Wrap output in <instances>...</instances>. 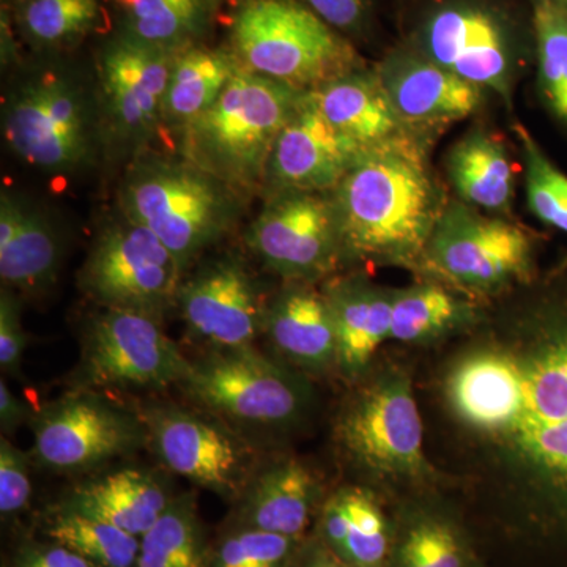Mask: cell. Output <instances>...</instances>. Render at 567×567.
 <instances>
[{"label": "cell", "mask_w": 567, "mask_h": 567, "mask_svg": "<svg viewBox=\"0 0 567 567\" xmlns=\"http://www.w3.org/2000/svg\"><path fill=\"white\" fill-rule=\"evenodd\" d=\"M431 404L465 476L522 535L567 550V264L436 365Z\"/></svg>", "instance_id": "6da1fadb"}, {"label": "cell", "mask_w": 567, "mask_h": 567, "mask_svg": "<svg viewBox=\"0 0 567 567\" xmlns=\"http://www.w3.org/2000/svg\"><path fill=\"white\" fill-rule=\"evenodd\" d=\"M424 137L409 133L361 151L331 192L344 267H399L416 274L450 203L432 173Z\"/></svg>", "instance_id": "7a4b0ae2"}, {"label": "cell", "mask_w": 567, "mask_h": 567, "mask_svg": "<svg viewBox=\"0 0 567 567\" xmlns=\"http://www.w3.org/2000/svg\"><path fill=\"white\" fill-rule=\"evenodd\" d=\"M331 432L336 453L357 483L379 494H427L439 492L445 481L425 451L415 383L402 364H374L350 385Z\"/></svg>", "instance_id": "3957f363"}, {"label": "cell", "mask_w": 567, "mask_h": 567, "mask_svg": "<svg viewBox=\"0 0 567 567\" xmlns=\"http://www.w3.org/2000/svg\"><path fill=\"white\" fill-rule=\"evenodd\" d=\"M251 199L175 153L148 151L126 166L118 208L151 229L185 275L238 229Z\"/></svg>", "instance_id": "277c9868"}, {"label": "cell", "mask_w": 567, "mask_h": 567, "mask_svg": "<svg viewBox=\"0 0 567 567\" xmlns=\"http://www.w3.org/2000/svg\"><path fill=\"white\" fill-rule=\"evenodd\" d=\"M9 151L54 178L91 171L104 151L95 84L65 66H39L10 85L2 107Z\"/></svg>", "instance_id": "5b68a950"}, {"label": "cell", "mask_w": 567, "mask_h": 567, "mask_svg": "<svg viewBox=\"0 0 567 567\" xmlns=\"http://www.w3.org/2000/svg\"><path fill=\"white\" fill-rule=\"evenodd\" d=\"M305 93L240 66L213 106L175 137L177 153L248 199L262 197L275 142Z\"/></svg>", "instance_id": "8992f818"}, {"label": "cell", "mask_w": 567, "mask_h": 567, "mask_svg": "<svg viewBox=\"0 0 567 567\" xmlns=\"http://www.w3.org/2000/svg\"><path fill=\"white\" fill-rule=\"evenodd\" d=\"M226 47L241 69L300 92L365 66L352 41L298 0H235Z\"/></svg>", "instance_id": "52a82bcc"}, {"label": "cell", "mask_w": 567, "mask_h": 567, "mask_svg": "<svg viewBox=\"0 0 567 567\" xmlns=\"http://www.w3.org/2000/svg\"><path fill=\"white\" fill-rule=\"evenodd\" d=\"M177 390L251 439L297 429L316 404L311 379L257 346L192 358Z\"/></svg>", "instance_id": "ba28073f"}, {"label": "cell", "mask_w": 567, "mask_h": 567, "mask_svg": "<svg viewBox=\"0 0 567 567\" xmlns=\"http://www.w3.org/2000/svg\"><path fill=\"white\" fill-rule=\"evenodd\" d=\"M416 274L486 303L535 282L536 241L518 224L451 200Z\"/></svg>", "instance_id": "9c48e42d"}, {"label": "cell", "mask_w": 567, "mask_h": 567, "mask_svg": "<svg viewBox=\"0 0 567 567\" xmlns=\"http://www.w3.org/2000/svg\"><path fill=\"white\" fill-rule=\"evenodd\" d=\"M147 447L164 470L234 505L262 464L259 445L200 406L152 399L136 405Z\"/></svg>", "instance_id": "30bf717a"}, {"label": "cell", "mask_w": 567, "mask_h": 567, "mask_svg": "<svg viewBox=\"0 0 567 567\" xmlns=\"http://www.w3.org/2000/svg\"><path fill=\"white\" fill-rule=\"evenodd\" d=\"M189 368L192 358L166 334L163 320L100 308L85 324L71 390L159 393L181 385Z\"/></svg>", "instance_id": "8fae6325"}, {"label": "cell", "mask_w": 567, "mask_h": 567, "mask_svg": "<svg viewBox=\"0 0 567 567\" xmlns=\"http://www.w3.org/2000/svg\"><path fill=\"white\" fill-rule=\"evenodd\" d=\"M183 278L185 271L163 241L121 212L93 238L78 286L99 308L163 320L175 311Z\"/></svg>", "instance_id": "7c38bea8"}, {"label": "cell", "mask_w": 567, "mask_h": 567, "mask_svg": "<svg viewBox=\"0 0 567 567\" xmlns=\"http://www.w3.org/2000/svg\"><path fill=\"white\" fill-rule=\"evenodd\" d=\"M32 457L59 475H92L147 447L137 406L100 391L71 390L33 413Z\"/></svg>", "instance_id": "4fadbf2b"}, {"label": "cell", "mask_w": 567, "mask_h": 567, "mask_svg": "<svg viewBox=\"0 0 567 567\" xmlns=\"http://www.w3.org/2000/svg\"><path fill=\"white\" fill-rule=\"evenodd\" d=\"M177 52L112 33L96 59L95 89L106 155L132 162L163 136V106Z\"/></svg>", "instance_id": "5bb4252c"}, {"label": "cell", "mask_w": 567, "mask_h": 567, "mask_svg": "<svg viewBox=\"0 0 567 567\" xmlns=\"http://www.w3.org/2000/svg\"><path fill=\"white\" fill-rule=\"evenodd\" d=\"M244 245L284 282L322 284L344 267L341 229L330 193L284 192L264 197Z\"/></svg>", "instance_id": "9a60e30c"}, {"label": "cell", "mask_w": 567, "mask_h": 567, "mask_svg": "<svg viewBox=\"0 0 567 567\" xmlns=\"http://www.w3.org/2000/svg\"><path fill=\"white\" fill-rule=\"evenodd\" d=\"M412 47L457 78L513 99L522 44L502 11L480 0H447L425 14Z\"/></svg>", "instance_id": "2e32d148"}, {"label": "cell", "mask_w": 567, "mask_h": 567, "mask_svg": "<svg viewBox=\"0 0 567 567\" xmlns=\"http://www.w3.org/2000/svg\"><path fill=\"white\" fill-rule=\"evenodd\" d=\"M270 297L238 249L205 256L183 278L175 312L204 352L256 346Z\"/></svg>", "instance_id": "e0dca14e"}, {"label": "cell", "mask_w": 567, "mask_h": 567, "mask_svg": "<svg viewBox=\"0 0 567 567\" xmlns=\"http://www.w3.org/2000/svg\"><path fill=\"white\" fill-rule=\"evenodd\" d=\"M360 153L306 92L275 142L260 199L284 192H333Z\"/></svg>", "instance_id": "ac0fdd59"}, {"label": "cell", "mask_w": 567, "mask_h": 567, "mask_svg": "<svg viewBox=\"0 0 567 567\" xmlns=\"http://www.w3.org/2000/svg\"><path fill=\"white\" fill-rule=\"evenodd\" d=\"M395 114L409 132L445 128L483 107L486 91L470 84L413 47L399 48L375 66Z\"/></svg>", "instance_id": "d6986e66"}, {"label": "cell", "mask_w": 567, "mask_h": 567, "mask_svg": "<svg viewBox=\"0 0 567 567\" xmlns=\"http://www.w3.org/2000/svg\"><path fill=\"white\" fill-rule=\"evenodd\" d=\"M328 491L315 466L297 456L265 457L234 503L229 527L305 539Z\"/></svg>", "instance_id": "ffe728a7"}, {"label": "cell", "mask_w": 567, "mask_h": 567, "mask_svg": "<svg viewBox=\"0 0 567 567\" xmlns=\"http://www.w3.org/2000/svg\"><path fill=\"white\" fill-rule=\"evenodd\" d=\"M262 338L276 358L309 379L338 375V342L322 284L284 282L268 300Z\"/></svg>", "instance_id": "44dd1931"}, {"label": "cell", "mask_w": 567, "mask_h": 567, "mask_svg": "<svg viewBox=\"0 0 567 567\" xmlns=\"http://www.w3.org/2000/svg\"><path fill=\"white\" fill-rule=\"evenodd\" d=\"M385 567H487L464 518L439 492L398 498Z\"/></svg>", "instance_id": "7402d4cb"}, {"label": "cell", "mask_w": 567, "mask_h": 567, "mask_svg": "<svg viewBox=\"0 0 567 567\" xmlns=\"http://www.w3.org/2000/svg\"><path fill=\"white\" fill-rule=\"evenodd\" d=\"M338 342V375L347 386L363 379L390 341L394 289L364 275L333 276L322 282Z\"/></svg>", "instance_id": "603a6c76"}, {"label": "cell", "mask_w": 567, "mask_h": 567, "mask_svg": "<svg viewBox=\"0 0 567 567\" xmlns=\"http://www.w3.org/2000/svg\"><path fill=\"white\" fill-rule=\"evenodd\" d=\"M65 238L58 219L20 194H0V279L18 295L50 287L61 268Z\"/></svg>", "instance_id": "cb8c5ba5"}, {"label": "cell", "mask_w": 567, "mask_h": 567, "mask_svg": "<svg viewBox=\"0 0 567 567\" xmlns=\"http://www.w3.org/2000/svg\"><path fill=\"white\" fill-rule=\"evenodd\" d=\"M311 533L349 567H385L393 517L375 488L342 484L328 492Z\"/></svg>", "instance_id": "d4e9b609"}, {"label": "cell", "mask_w": 567, "mask_h": 567, "mask_svg": "<svg viewBox=\"0 0 567 567\" xmlns=\"http://www.w3.org/2000/svg\"><path fill=\"white\" fill-rule=\"evenodd\" d=\"M174 496L164 473L132 466L81 481L59 507L100 518L142 537L162 517Z\"/></svg>", "instance_id": "484cf974"}, {"label": "cell", "mask_w": 567, "mask_h": 567, "mask_svg": "<svg viewBox=\"0 0 567 567\" xmlns=\"http://www.w3.org/2000/svg\"><path fill=\"white\" fill-rule=\"evenodd\" d=\"M486 317L480 301L423 279L394 289L390 341L413 347L439 346L475 330Z\"/></svg>", "instance_id": "4316f807"}, {"label": "cell", "mask_w": 567, "mask_h": 567, "mask_svg": "<svg viewBox=\"0 0 567 567\" xmlns=\"http://www.w3.org/2000/svg\"><path fill=\"white\" fill-rule=\"evenodd\" d=\"M324 118L361 151L409 134L375 69L344 74L311 92Z\"/></svg>", "instance_id": "83f0119b"}, {"label": "cell", "mask_w": 567, "mask_h": 567, "mask_svg": "<svg viewBox=\"0 0 567 567\" xmlns=\"http://www.w3.org/2000/svg\"><path fill=\"white\" fill-rule=\"evenodd\" d=\"M446 173L458 200L476 210L506 215L516 197V167L505 142L472 130L451 147Z\"/></svg>", "instance_id": "f1b7e54d"}, {"label": "cell", "mask_w": 567, "mask_h": 567, "mask_svg": "<svg viewBox=\"0 0 567 567\" xmlns=\"http://www.w3.org/2000/svg\"><path fill=\"white\" fill-rule=\"evenodd\" d=\"M115 33L156 50L205 43L216 11L207 0H107Z\"/></svg>", "instance_id": "f546056e"}, {"label": "cell", "mask_w": 567, "mask_h": 567, "mask_svg": "<svg viewBox=\"0 0 567 567\" xmlns=\"http://www.w3.org/2000/svg\"><path fill=\"white\" fill-rule=\"evenodd\" d=\"M240 65L227 47L194 44L177 52L163 106V132L182 133L219 99Z\"/></svg>", "instance_id": "4dcf8cb0"}, {"label": "cell", "mask_w": 567, "mask_h": 567, "mask_svg": "<svg viewBox=\"0 0 567 567\" xmlns=\"http://www.w3.org/2000/svg\"><path fill=\"white\" fill-rule=\"evenodd\" d=\"M103 0H18L13 24L18 35L41 54L78 47L104 21Z\"/></svg>", "instance_id": "1f68e13d"}, {"label": "cell", "mask_w": 567, "mask_h": 567, "mask_svg": "<svg viewBox=\"0 0 567 567\" xmlns=\"http://www.w3.org/2000/svg\"><path fill=\"white\" fill-rule=\"evenodd\" d=\"M210 547L196 494H175L162 517L141 537L136 567H207Z\"/></svg>", "instance_id": "d6a6232c"}, {"label": "cell", "mask_w": 567, "mask_h": 567, "mask_svg": "<svg viewBox=\"0 0 567 567\" xmlns=\"http://www.w3.org/2000/svg\"><path fill=\"white\" fill-rule=\"evenodd\" d=\"M532 22L540 100L567 126V3L532 0Z\"/></svg>", "instance_id": "836d02e7"}, {"label": "cell", "mask_w": 567, "mask_h": 567, "mask_svg": "<svg viewBox=\"0 0 567 567\" xmlns=\"http://www.w3.org/2000/svg\"><path fill=\"white\" fill-rule=\"evenodd\" d=\"M44 533L51 543L76 551L100 567H136L141 550V537L123 529L58 507L48 520Z\"/></svg>", "instance_id": "e575fe53"}, {"label": "cell", "mask_w": 567, "mask_h": 567, "mask_svg": "<svg viewBox=\"0 0 567 567\" xmlns=\"http://www.w3.org/2000/svg\"><path fill=\"white\" fill-rule=\"evenodd\" d=\"M516 133L524 158L528 208L540 223L567 235V175L524 125H517Z\"/></svg>", "instance_id": "d590c367"}, {"label": "cell", "mask_w": 567, "mask_h": 567, "mask_svg": "<svg viewBox=\"0 0 567 567\" xmlns=\"http://www.w3.org/2000/svg\"><path fill=\"white\" fill-rule=\"evenodd\" d=\"M305 539L229 527L212 544L207 567H289Z\"/></svg>", "instance_id": "8d00e7d4"}, {"label": "cell", "mask_w": 567, "mask_h": 567, "mask_svg": "<svg viewBox=\"0 0 567 567\" xmlns=\"http://www.w3.org/2000/svg\"><path fill=\"white\" fill-rule=\"evenodd\" d=\"M32 456L0 436V514L17 516L29 506L32 495Z\"/></svg>", "instance_id": "74e56055"}, {"label": "cell", "mask_w": 567, "mask_h": 567, "mask_svg": "<svg viewBox=\"0 0 567 567\" xmlns=\"http://www.w3.org/2000/svg\"><path fill=\"white\" fill-rule=\"evenodd\" d=\"M28 334L21 317L20 295L7 287L0 292V368L3 374L20 379Z\"/></svg>", "instance_id": "f35d334b"}, {"label": "cell", "mask_w": 567, "mask_h": 567, "mask_svg": "<svg viewBox=\"0 0 567 567\" xmlns=\"http://www.w3.org/2000/svg\"><path fill=\"white\" fill-rule=\"evenodd\" d=\"M327 22L334 31L347 37H358L371 20L372 0H298Z\"/></svg>", "instance_id": "ab89813d"}, {"label": "cell", "mask_w": 567, "mask_h": 567, "mask_svg": "<svg viewBox=\"0 0 567 567\" xmlns=\"http://www.w3.org/2000/svg\"><path fill=\"white\" fill-rule=\"evenodd\" d=\"M10 567H100L59 544H31L18 551Z\"/></svg>", "instance_id": "60d3db41"}, {"label": "cell", "mask_w": 567, "mask_h": 567, "mask_svg": "<svg viewBox=\"0 0 567 567\" xmlns=\"http://www.w3.org/2000/svg\"><path fill=\"white\" fill-rule=\"evenodd\" d=\"M33 410L28 402L13 394L6 377L0 380V429L2 435H13L21 425L31 423Z\"/></svg>", "instance_id": "b9f144b4"}, {"label": "cell", "mask_w": 567, "mask_h": 567, "mask_svg": "<svg viewBox=\"0 0 567 567\" xmlns=\"http://www.w3.org/2000/svg\"><path fill=\"white\" fill-rule=\"evenodd\" d=\"M289 567H349L330 550L322 540L311 533L295 555Z\"/></svg>", "instance_id": "7bdbcfd3"}, {"label": "cell", "mask_w": 567, "mask_h": 567, "mask_svg": "<svg viewBox=\"0 0 567 567\" xmlns=\"http://www.w3.org/2000/svg\"><path fill=\"white\" fill-rule=\"evenodd\" d=\"M208 3L215 9L216 11H219L221 9L223 3L226 2V0H207Z\"/></svg>", "instance_id": "ee69618b"}, {"label": "cell", "mask_w": 567, "mask_h": 567, "mask_svg": "<svg viewBox=\"0 0 567 567\" xmlns=\"http://www.w3.org/2000/svg\"><path fill=\"white\" fill-rule=\"evenodd\" d=\"M561 2H566L567 3V0H561Z\"/></svg>", "instance_id": "f6af8a7d"}]
</instances>
